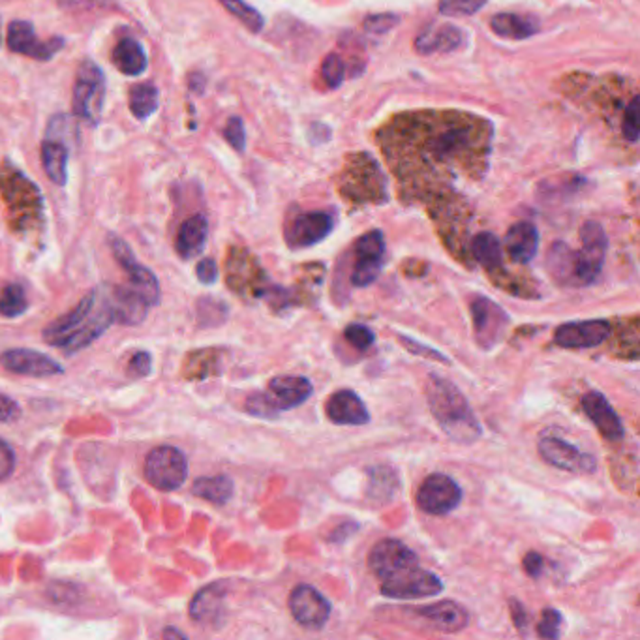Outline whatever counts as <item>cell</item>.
I'll use <instances>...</instances> for the list:
<instances>
[{
  "mask_svg": "<svg viewBox=\"0 0 640 640\" xmlns=\"http://www.w3.org/2000/svg\"><path fill=\"white\" fill-rule=\"evenodd\" d=\"M638 98L635 97L631 100V104L626 107V115H624V126H622V132L626 135L627 141H631V144H635V141L638 139Z\"/></svg>",
  "mask_w": 640,
  "mask_h": 640,
  "instance_id": "46",
  "label": "cell"
},
{
  "mask_svg": "<svg viewBox=\"0 0 640 640\" xmlns=\"http://www.w3.org/2000/svg\"><path fill=\"white\" fill-rule=\"evenodd\" d=\"M97 299L98 292H90L88 295H85L72 312L60 316L43 329V340L50 346L62 348L70 339H74L78 333H81L90 323L94 312H97Z\"/></svg>",
  "mask_w": 640,
  "mask_h": 640,
  "instance_id": "14",
  "label": "cell"
},
{
  "mask_svg": "<svg viewBox=\"0 0 640 640\" xmlns=\"http://www.w3.org/2000/svg\"><path fill=\"white\" fill-rule=\"evenodd\" d=\"M115 0H59V5L68 10H98L109 8Z\"/></svg>",
  "mask_w": 640,
  "mask_h": 640,
  "instance_id": "51",
  "label": "cell"
},
{
  "mask_svg": "<svg viewBox=\"0 0 640 640\" xmlns=\"http://www.w3.org/2000/svg\"><path fill=\"white\" fill-rule=\"evenodd\" d=\"M610 323L605 320H588L563 323L556 329L554 342L565 349H588L601 346L610 337Z\"/></svg>",
  "mask_w": 640,
  "mask_h": 640,
  "instance_id": "18",
  "label": "cell"
},
{
  "mask_svg": "<svg viewBox=\"0 0 640 640\" xmlns=\"http://www.w3.org/2000/svg\"><path fill=\"white\" fill-rule=\"evenodd\" d=\"M106 102V76L102 68L92 62L85 60L76 76L74 94H72V107L74 113L90 126H97L104 113Z\"/></svg>",
  "mask_w": 640,
  "mask_h": 640,
  "instance_id": "3",
  "label": "cell"
},
{
  "mask_svg": "<svg viewBox=\"0 0 640 640\" xmlns=\"http://www.w3.org/2000/svg\"><path fill=\"white\" fill-rule=\"evenodd\" d=\"M226 582H212L201 588L190 603V618L199 624H210L220 618L224 612Z\"/></svg>",
  "mask_w": 640,
  "mask_h": 640,
  "instance_id": "25",
  "label": "cell"
},
{
  "mask_svg": "<svg viewBox=\"0 0 640 640\" xmlns=\"http://www.w3.org/2000/svg\"><path fill=\"white\" fill-rule=\"evenodd\" d=\"M123 269L128 274L130 288L144 297L149 306H156L160 302V282L156 274L151 269L137 264V259Z\"/></svg>",
  "mask_w": 640,
  "mask_h": 640,
  "instance_id": "32",
  "label": "cell"
},
{
  "mask_svg": "<svg viewBox=\"0 0 640 640\" xmlns=\"http://www.w3.org/2000/svg\"><path fill=\"white\" fill-rule=\"evenodd\" d=\"M471 252L473 257H476V262L488 271H494L502 265L504 250L500 239H497L494 233L483 231L476 235V239L471 241Z\"/></svg>",
  "mask_w": 640,
  "mask_h": 640,
  "instance_id": "34",
  "label": "cell"
},
{
  "mask_svg": "<svg viewBox=\"0 0 640 640\" xmlns=\"http://www.w3.org/2000/svg\"><path fill=\"white\" fill-rule=\"evenodd\" d=\"M17 459L12 445L5 440H0V481H6L15 471Z\"/></svg>",
  "mask_w": 640,
  "mask_h": 640,
  "instance_id": "48",
  "label": "cell"
},
{
  "mask_svg": "<svg viewBox=\"0 0 640 640\" xmlns=\"http://www.w3.org/2000/svg\"><path fill=\"white\" fill-rule=\"evenodd\" d=\"M235 485L227 476H215V478H199L192 485V494L201 497L205 502L215 506H224L233 497Z\"/></svg>",
  "mask_w": 640,
  "mask_h": 640,
  "instance_id": "33",
  "label": "cell"
},
{
  "mask_svg": "<svg viewBox=\"0 0 640 640\" xmlns=\"http://www.w3.org/2000/svg\"><path fill=\"white\" fill-rule=\"evenodd\" d=\"M509 607H511V616H513V622H515L516 629L518 631H526V627H528V612H526L524 605L518 603L516 599H511Z\"/></svg>",
  "mask_w": 640,
  "mask_h": 640,
  "instance_id": "54",
  "label": "cell"
},
{
  "mask_svg": "<svg viewBox=\"0 0 640 640\" xmlns=\"http://www.w3.org/2000/svg\"><path fill=\"white\" fill-rule=\"evenodd\" d=\"M539 248V231L532 222H516L506 235V250L515 264L526 265Z\"/></svg>",
  "mask_w": 640,
  "mask_h": 640,
  "instance_id": "24",
  "label": "cell"
},
{
  "mask_svg": "<svg viewBox=\"0 0 640 640\" xmlns=\"http://www.w3.org/2000/svg\"><path fill=\"white\" fill-rule=\"evenodd\" d=\"M443 582L438 575L424 571L419 565L398 571L382 580V594L391 599H424L440 596Z\"/></svg>",
  "mask_w": 640,
  "mask_h": 640,
  "instance_id": "7",
  "label": "cell"
},
{
  "mask_svg": "<svg viewBox=\"0 0 640 640\" xmlns=\"http://www.w3.org/2000/svg\"><path fill=\"white\" fill-rule=\"evenodd\" d=\"M398 340H400L402 344H404V348H406L408 351H412L413 355H419V357H426V359H432V361H438V363H449V359L443 357V355H441L440 351H436V349H432V348H429V346L421 344L419 340L408 339V337H404V335H400Z\"/></svg>",
  "mask_w": 640,
  "mask_h": 640,
  "instance_id": "47",
  "label": "cell"
},
{
  "mask_svg": "<svg viewBox=\"0 0 640 640\" xmlns=\"http://www.w3.org/2000/svg\"><path fill=\"white\" fill-rule=\"evenodd\" d=\"M10 51L34 57L38 60L53 59L64 45L62 38H51L50 42H40L36 38L32 23L29 21H12L6 36Z\"/></svg>",
  "mask_w": 640,
  "mask_h": 640,
  "instance_id": "17",
  "label": "cell"
},
{
  "mask_svg": "<svg viewBox=\"0 0 640 640\" xmlns=\"http://www.w3.org/2000/svg\"><path fill=\"white\" fill-rule=\"evenodd\" d=\"M205 83H207V79L201 74L190 78V88H192L196 94H201L205 90Z\"/></svg>",
  "mask_w": 640,
  "mask_h": 640,
  "instance_id": "56",
  "label": "cell"
},
{
  "mask_svg": "<svg viewBox=\"0 0 640 640\" xmlns=\"http://www.w3.org/2000/svg\"><path fill=\"white\" fill-rule=\"evenodd\" d=\"M549 271L560 283H565V286H577L575 252L563 243H556L549 254Z\"/></svg>",
  "mask_w": 640,
  "mask_h": 640,
  "instance_id": "35",
  "label": "cell"
},
{
  "mask_svg": "<svg viewBox=\"0 0 640 640\" xmlns=\"http://www.w3.org/2000/svg\"><path fill=\"white\" fill-rule=\"evenodd\" d=\"M561 624H563V616L556 608H544L543 610V618H541V622L537 626V635L541 638L556 640L560 636Z\"/></svg>",
  "mask_w": 640,
  "mask_h": 640,
  "instance_id": "41",
  "label": "cell"
},
{
  "mask_svg": "<svg viewBox=\"0 0 640 640\" xmlns=\"http://www.w3.org/2000/svg\"><path fill=\"white\" fill-rule=\"evenodd\" d=\"M209 239V222L203 215L190 217L177 233L175 250L182 259L198 257Z\"/></svg>",
  "mask_w": 640,
  "mask_h": 640,
  "instance_id": "26",
  "label": "cell"
},
{
  "mask_svg": "<svg viewBox=\"0 0 640 640\" xmlns=\"http://www.w3.org/2000/svg\"><path fill=\"white\" fill-rule=\"evenodd\" d=\"M163 636H165V638H186V635H184L182 631L175 629V627L165 629V631H163Z\"/></svg>",
  "mask_w": 640,
  "mask_h": 640,
  "instance_id": "57",
  "label": "cell"
},
{
  "mask_svg": "<svg viewBox=\"0 0 640 640\" xmlns=\"http://www.w3.org/2000/svg\"><path fill=\"white\" fill-rule=\"evenodd\" d=\"M344 339L355 348V349H359V351H366L374 346V340H376V335H374V330L363 323H351L346 327L344 330Z\"/></svg>",
  "mask_w": 640,
  "mask_h": 640,
  "instance_id": "39",
  "label": "cell"
},
{
  "mask_svg": "<svg viewBox=\"0 0 640 640\" xmlns=\"http://www.w3.org/2000/svg\"><path fill=\"white\" fill-rule=\"evenodd\" d=\"M323 79L330 88L340 87L344 81V62L339 55L330 53L323 62Z\"/></svg>",
  "mask_w": 640,
  "mask_h": 640,
  "instance_id": "44",
  "label": "cell"
},
{
  "mask_svg": "<svg viewBox=\"0 0 640 640\" xmlns=\"http://www.w3.org/2000/svg\"><path fill=\"white\" fill-rule=\"evenodd\" d=\"M325 413L330 422L342 426H363L370 422V412L357 393L337 391L327 400Z\"/></svg>",
  "mask_w": 640,
  "mask_h": 640,
  "instance_id": "21",
  "label": "cell"
},
{
  "mask_svg": "<svg viewBox=\"0 0 640 640\" xmlns=\"http://www.w3.org/2000/svg\"><path fill=\"white\" fill-rule=\"evenodd\" d=\"M398 23V15H372L365 21V31L372 32V34H384L387 31H391Z\"/></svg>",
  "mask_w": 640,
  "mask_h": 640,
  "instance_id": "49",
  "label": "cell"
},
{
  "mask_svg": "<svg viewBox=\"0 0 640 640\" xmlns=\"http://www.w3.org/2000/svg\"><path fill=\"white\" fill-rule=\"evenodd\" d=\"M368 565L379 580H385L398 571L419 565V558L408 544L402 541L382 539L372 547L368 554Z\"/></svg>",
  "mask_w": 640,
  "mask_h": 640,
  "instance_id": "12",
  "label": "cell"
},
{
  "mask_svg": "<svg viewBox=\"0 0 640 640\" xmlns=\"http://www.w3.org/2000/svg\"><path fill=\"white\" fill-rule=\"evenodd\" d=\"M196 276L199 278L201 283H207V286L209 283H215L218 278V265H217L215 259H210V257L201 259L196 267Z\"/></svg>",
  "mask_w": 640,
  "mask_h": 640,
  "instance_id": "50",
  "label": "cell"
},
{
  "mask_svg": "<svg viewBox=\"0 0 640 640\" xmlns=\"http://www.w3.org/2000/svg\"><path fill=\"white\" fill-rule=\"evenodd\" d=\"M0 192L12 212L15 229H27L42 218V196L38 188L19 172L0 177Z\"/></svg>",
  "mask_w": 640,
  "mask_h": 640,
  "instance_id": "4",
  "label": "cell"
},
{
  "mask_svg": "<svg viewBox=\"0 0 640 640\" xmlns=\"http://www.w3.org/2000/svg\"><path fill=\"white\" fill-rule=\"evenodd\" d=\"M335 229V218L325 210L301 212L286 227V241L292 248L302 250L325 241Z\"/></svg>",
  "mask_w": 640,
  "mask_h": 640,
  "instance_id": "15",
  "label": "cell"
},
{
  "mask_svg": "<svg viewBox=\"0 0 640 640\" xmlns=\"http://www.w3.org/2000/svg\"><path fill=\"white\" fill-rule=\"evenodd\" d=\"M113 64L118 70V72H123L125 76H141L145 74V70L149 68V59L147 53L144 50V45H141L137 40L134 38H125L116 43V47L113 50Z\"/></svg>",
  "mask_w": 640,
  "mask_h": 640,
  "instance_id": "27",
  "label": "cell"
},
{
  "mask_svg": "<svg viewBox=\"0 0 640 640\" xmlns=\"http://www.w3.org/2000/svg\"><path fill=\"white\" fill-rule=\"evenodd\" d=\"M377 141L398 182L422 194L485 175L492 125L462 111H417L393 118Z\"/></svg>",
  "mask_w": 640,
  "mask_h": 640,
  "instance_id": "1",
  "label": "cell"
},
{
  "mask_svg": "<svg viewBox=\"0 0 640 640\" xmlns=\"http://www.w3.org/2000/svg\"><path fill=\"white\" fill-rule=\"evenodd\" d=\"M580 252H575V283L580 288L591 286L605 265L608 239L598 222H586L580 229Z\"/></svg>",
  "mask_w": 640,
  "mask_h": 640,
  "instance_id": "6",
  "label": "cell"
},
{
  "mask_svg": "<svg viewBox=\"0 0 640 640\" xmlns=\"http://www.w3.org/2000/svg\"><path fill=\"white\" fill-rule=\"evenodd\" d=\"M492 31L509 40H526L539 32V19L518 14H497L490 21Z\"/></svg>",
  "mask_w": 640,
  "mask_h": 640,
  "instance_id": "28",
  "label": "cell"
},
{
  "mask_svg": "<svg viewBox=\"0 0 640 640\" xmlns=\"http://www.w3.org/2000/svg\"><path fill=\"white\" fill-rule=\"evenodd\" d=\"M539 455L549 466L569 473H594L598 469V459L580 451L569 441L544 434L539 438Z\"/></svg>",
  "mask_w": 640,
  "mask_h": 640,
  "instance_id": "11",
  "label": "cell"
},
{
  "mask_svg": "<svg viewBox=\"0 0 640 640\" xmlns=\"http://www.w3.org/2000/svg\"><path fill=\"white\" fill-rule=\"evenodd\" d=\"M153 372V357L149 351H137L132 355V359L128 363V374L134 379L147 377Z\"/></svg>",
  "mask_w": 640,
  "mask_h": 640,
  "instance_id": "45",
  "label": "cell"
},
{
  "mask_svg": "<svg viewBox=\"0 0 640 640\" xmlns=\"http://www.w3.org/2000/svg\"><path fill=\"white\" fill-rule=\"evenodd\" d=\"M523 567H524V571H526L528 577H532V579L541 577L543 567H544L543 556H541L539 552H535V551H533V552H528V554L524 556V560H523Z\"/></svg>",
  "mask_w": 640,
  "mask_h": 640,
  "instance_id": "53",
  "label": "cell"
},
{
  "mask_svg": "<svg viewBox=\"0 0 640 640\" xmlns=\"http://www.w3.org/2000/svg\"><path fill=\"white\" fill-rule=\"evenodd\" d=\"M107 304L115 316V321H121L128 327L144 323L151 308L145 299L137 292H134L130 286H115L111 290Z\"/></svg>",
  "mask_w": 640,
  "mask_h": 640,
  "instance_id": "23",
  "label": "cell"
},
{
  "mask_svg": "<svg viewBox=\"0 0 640 640\" xmlns=\"http://www.w3.org/2000/svg\"><path fill=\"white\" fill-rule=\"evenodd\" d=\"M290 610L293 620L306 629H321L330 618V603L314 586L299 584L290 596Z\"/></svg>",
  "mask_w": 640,
  "mask_h": 640,
  "instance_id": "13",
  "label": "cell"
},
{
  "mask_svg": "<svg viewBox=\"0 0 640 640\" xmlns=\"http://www.w3.org/2000/svg\"><path fill=\"white\" fill-rule=\"evenodd\" d=\"M0 365L12 374L29 377H53L64 374V366L59 361L42 351L27 348L5 351L0 355Z\"/></svg>",
  "mask_w": 640,
  "mask_h": 640,
  "instance_id": "16",
  "label": "cell"
},
{
  "mask_svg": "<svg viewBox=\"0 0 640 640\" xmlns=\"http://www.w3.org/2000/svg\"><path fill=\"white\" fill-rule=\"evenodd\" d=\"M29 311V299L21 283H8L0 293V316L17 318Z\"/></svg>",
  "mask_w": 640,
  "mask_h": 640,
  "instance_id": "37",
  "label": "cell"
},
{
  "mask_svg": "<svg viewBox=\"0 0 640 640\" xmlns=\"http://www.w3.org/2000/svg\"><path fill=\"white\" fill-rule=\"evenodd\" d=\"M220 5L233 14L237 19H239L246 29H250L252 32H259L265 25L264 15L259 14L254 6H250L245 0H220Z\"/></svg>",
  "mask_w": 640,
  "mask_h": 640,
  "instance_id": "38",
  "label": "cell"
},
{
  "mask_svg": "<svg viewBox=\"0 0 640 640\" xmlns=\"http://www.w3.org/2000/svg\"><path fill=\"white\" fill-rule=\"evenodd\" d=\"M21 415V408L14 398L0 393V422H14Z\"/></svg>",
  "mask_w": 640,
  "mask_h": 640,
  "instance_id": "52",
  "label": "cell"
},
{
  "mask_svg": "<svg viewBox=\"0 0 640 640\" xmlns=\"http://www.w3.org/2000/svg\"><path fill=\"white\" fill-rule=\"evenodd\" d=\"M471 320H473V337L483 349H492L502 342L509 316L500 304L478 295L471 301Z\"/></svg>",
  "mask_w": 640,
  "mask_h": 640,
  "instance_id": "10",
  "label": "cell"
},
{
  "mask_svg": "<svg viewBox=\"0 0 640 640\" xmlns=\"http://www.w3.org/2000/svg\"><path fill=\"white\" fill-rule=\"evenodd\" d=\"M314 393L312 382L304 376H293V374H286V376H276L269 382V389H267V398L271 400V404L274 406V410L278 413L288 412V410H295L299 406H302L304 402L311 398V394Z\"/></svg>",
  "mask_w": 640,
  "mask_h": 640,
  "instance_id": "19",
  "label": "cell"
},
{
  "mask_svg": "<svg viewBox=\"0 0 640 640\" xmlns=\"http://www.w3.org/2000/svg\"><path fill=\"white\" fill-rule=\"evenodd\" d=\"M160 92L154 83H139L130 90V111L139 121H147L158 109Z\"/></svg>",
  "mask_w": 640,
  "mask_h": 640,
  "instance_id": "36",
  "label": "cell"
},
{
  "mask_svg": "<svg viewBox=\"0 0 640 640\" xmlns=\"http://www.w3.org/2000/svg\"><path fill=\"white\" fill-rule=\"evenodd\" d=\"M462 40V31L453 27V25H445L440 29H429L424 31L417 42L415 47L417 51L422 55L429 53H440V51H451L457 50Z\"/></svg>",
  "mask_w": 640,
  "mask_h": 640,
  "instance_id": "31",
  "label": "cell"
},
{
  "mask_svg": "<svg viewBox=\"0 0 640 640\" xmlns=\"http://www.w3.org/2000/svg\"><path fill=\"white\" fill-rule=\"evenodd\" d=\"M415 614L426 624H429L432 629L441 631V633H459L469 622V616H468L466 608L451 599H443V601H438L432 605L419 607V608H415Z\"/></svg>",
  "mask_w": 640,
  "mask_h": 640,
  "instance_id": "22",
  "label": "cell"
},
{
  "mask_svg": "<svg viewBox=\"0 0 640 640\" xmlns=\"http://www.w3.org/2000/svg\"><path fill=\"white\" fill-rule=\"evenodd\" d=\"M580 406L584 410V413L588 415V419L596 424V429L601 432L603 438H607L608 441H622L626 436V429L624 422L612 410V406L608 404V400L598 393V391H589L582 396Z\"/></svg>",
  "mask_w": 640,
  "mask_h": 640,
  "instance_id": "20",
  "label": "cell"
},
{
  "mask_svg": "<svg viewBox=\"0 0 640 640\" xmlns=\"http://www.w3.org/2000/svg\"><path fill=\"white\" fill-rule=\"evenodd\" d=\"M487 0H440L443 15H473L483 10Z\"/></svg>",
  "mask_w": 640,
  "mask_h": 640,
  "instance_id": "40",
  "label": "cell"
},
{
  "mask_svg": "<svg viewBox=\"0 0 640 640\" xmlns=\"http://www.w3.org/2000/svg\"><path fill=\"white\" fill-rule=\"evenodd\" d=\"M400 488L398 471L391 466H374L368 469L366 496L374 504H387Z\"/></svg>",
  "mask_w": 640,
  "mask_h": 640,
  "instance_id": "29",
  "label": "cell"
},
{
  "mask_svg": "<svg viewBox=\"0 0 640 640\" xmlns=\"http://www.w3.org/2000/svg\"><path fill=\"white\" fill-rule=\"evenodd\" d=\"M224 137L227 144L239 153H245L246 149V132H245V125L239 116H231L229 123L224 128Z\"/></svg>",
  "mask_w": 640,
  "mask_h": 640,
  "instance_id": "42",
  "label": "cell"
},
{
  "mask_svg": "<svg viewBox=\"0 0 640 640\" xmlns=\"http://www.w3.org/2000/svg\"><path fill=\"white\" fill-rule=\"evenodd\" d=\"M145 479L158 490H179L188 478V460L181 449L173 445H158L145 459Z\"/></svg>",
  "mask_w": 640,
  "mask_h": 640,
  "instance_id": "5",
  "label": "cell"
},
{
  "mask_svg": "<svg viewBox=\"0 0 640 640\" xmlns=\"http://www.w3.org/2000/svg\"><path fill=\"white\" fill-rule=\"evenodd\" d=\"M68 149L62 141L47 137L42 144V165L57 186H64L68 181Z\"/></svg>",
  "mask_w": 640,
  "mask_h": 640,
  "instance_id": "30",
  "label": "cell"
},
{
  "mask_svg": "<svg viewBox=\"0 0 640 640\" xmlns=\"http://www.w3.org/2000/svg\"><path fill=\"white\" fill-rule=\"evenodd\" d=\"M385 262V237L379 229H372L355 241V265L351 283L355 288H368L382 274Z\"/></svg>",
  "mask_w": 640,
  "mask_h": 640,
  "instance_id": "8",
  "label": "cell"
},
{
  "mask_svg": "<svg viewBox=\"0 0 640 640\" xmlns=\"http://www.w3.org/2000/svg\"><path fill=\"white\" fill-rule=\"evenodd\" d=\"M246 412L254 417H264V419H273L278 415L274 406L271 404V400L267 398L265 393H254L246 398Z\"/></svg>",
  "mask_w": 640,
  "mask_h": 640,
  "instance_id": "43",
  "label": "cell"
},
{
  "mask_svg": "<svg viewBox=\"0 0 640 640\" xmlns=\"http://www.w3.org/2000/svg\"><path fill=\"white\" fill-rule=\"evenodd\" d=\"M357 524H353V523H346L342 524L340 528H337L333 533H330L329 541H333V543H344L348 537L353 535V532H357Z\"/></svg>",
  "mask_w": 640,
  "mask_h": 640,
  "instance_id": "55",
  "label": "cell"
},
{
  "mask_svg": "<svg viewBox=\"0 0 640 640\" xmlns=\"http://www.w3.org/2000/svg\"><path fill=\"white\" fill-rule=\"evenodd\" d=\"M426 400L440 429L457 443L469 445L483 434L481 422L462 391L447 377L432 374L426 382Z\"/></svg>",
  "mask_w": 640,
  "mask_h": 640,
  "instance_id": "2",
  "label": "cell"
},
{
  "mask_svg": "<svg viewBox=\"0 0 640 640\" xmlns=\"http://www.w3.org/2000/svg\"><path fill=\"white\" fill-rule=\"evenodd\" d=\"M462 502V488L445 473H432L417 490V506L421 511L443 516L453 513Z\"/></svg>",
  "mask_w": 640,
  "mask_h": 640,
  "instance_id": "9",
  "label": "cell"
}]
</instances>
